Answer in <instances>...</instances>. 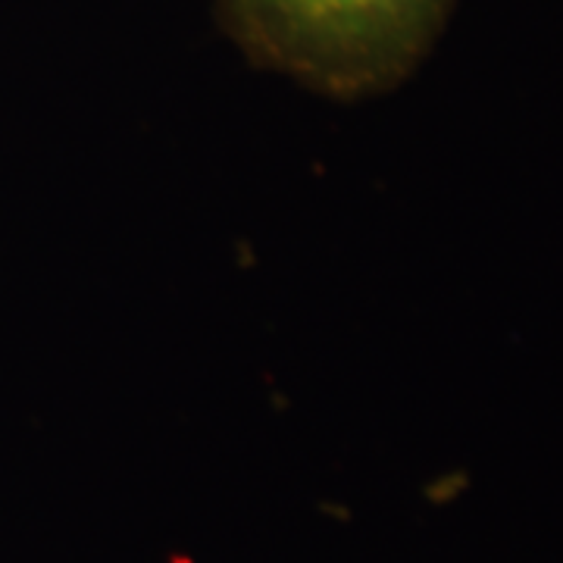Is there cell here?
<instances>
[{
  "label": "cell",
  "mask_w": 563,
  "mask_h": 563,
  "mask_svg": "<svg viewBox=\"0 0 563 563\" xmlns=\"http://www.w3.org/2000/svg\"><path fill=\"white\" fill-rule=\"evenodd\" d=\"M457 0H213L225 38L257 69L332 101L410 79Z\"/></svg>",
  "instance_id": "obj_1"
}]
</instances>
